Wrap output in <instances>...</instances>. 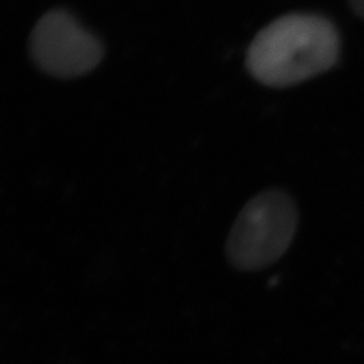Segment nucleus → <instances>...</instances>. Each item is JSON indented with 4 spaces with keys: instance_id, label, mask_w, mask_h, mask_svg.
Here are the masks:
<instances>
[{
    "instance_id": "obj_1",
    "label": "nucleus",
    "mask_w": 364,
    "mask_h": 364,
    "mask_svg": "<svg viewBox=\"0 0 364 364\" xmlns=\"http://www.w3.org/2000/svg\"><path fill=\"white\" fill-rule=\"evenodd\" d=\"M336 26L317 14H287L269 23L248 48V72L267 87H290L338 63Z\"/></svg>"
},
{
    "instance_id": "obj_2",
    "label": "nucleus",
    "mask_w": 364,
    "mask_h": 364,
    "mask_svg": "<svg viewBox=\"0 0 364 364\" xmlns=\"http://www.w3.org/2000/svg\"><path fill=\"white\" fill-rule=\"evenodd\" d=\"M299 210L290 196L272 189L250 200L236 218L227 255L240 270H258L279 259L291 245Z\"/></svg>"
},
{
    "instance_id": "obj_3",
    "label": "nucleus",
    "mask_w": 364,
    "mask_h": 364,
    "mask_svg": "<svg viewBox=\"0 0 364 364\" xmlns=\"http://www.w3.org/2000/svg\"><path fill=\"white\" fill-rule=\"evenodd\" d=\"M34 63L54 77L72 78L90 73L103 58V45L70 13L52 10L34 27L30 38Z\"/></svg>"
},
{
    "instance_id": "obj_4",
    "label": "nucleus",
    "mask_w": 364,
    "mask_h": 364,
    "mask_svg": "<svg viewBox=\"0 0 364 364\" xmlns=\"http://www.w3.org/2000/svg\"><path fill=\"white\" fill-rule=\"evenodd\" d=\"M352 11L364 19V0H350Z\"/></svg>"
}]
</instances>
